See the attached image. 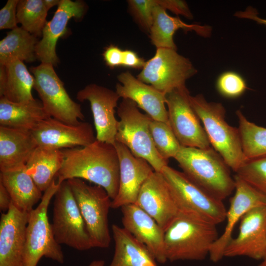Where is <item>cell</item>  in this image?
I'll return each instance as SVG.
<instances>
[{"instance_id":"1","label":"cell","mask_w":266,"mask_h":266,"mask_svg":"<svg viewBox=\"0 0 266 266\" xmlns=\"http://www.w3.org/2000/svg\"><path fill=\"white\" fill-rule=\"evenodd\" d=\"M64 161L57 182L71 178L86 180L102 187L112 200L119 186V162L114 144L96 139L82 148L62 150Z\"/></svg>"},{"instance_id":"2","label":"cell","mask_w":266,"mask_h":266,"mask_svg":"<svg viewBox=\"0 0 266 266\" xmlns=\"http://www.w3.org/2000/svg\"><path fill=\"white\" fill-rule=\"evenodd\" d=\"M174 159L191 181L215 198L223 201L234 190L235 181L230 168L212 147L181 145Z\"/></svg>"},{"instance_id":"3","label":"cell","mask_w":266,"mask_h":266,"mask_svg":"<svg viewBox=\"0 0 266 266\" xmlns=\"http://www.w3.org/2000/svg\"><path fill=\"white\" fill-rule=\"evenodd\" d=\"M189 100L199 117L212 147L235 173L246 160L238 128L225 119L226 110L221 103L208 102L203 95H190Z\"/></svg>"},{"instance_id":"4","label":"cell","mask_w":266,"mask_h":266,"mask_svg":"<svg viewBox=\"0 0 266 266\" xmlns=\"http://www.w3.org/2000/svg\"><path fill=\"white\" fill-rule=\"evenodd\" d=\"M180 215L217 226L225 220L227 209L220 200L168 166L161 172Z\"/></svg>"},{"instance_id":"5","label":"cell","mask_w":266,"mask_h":266,"mask_svg":"<svg viewBox=\"0 0 266 266\" xmlns=\"http://www.w3.org/2000/svg\"><path fill=\"white\" fill-rule=\"evenodd\" d=\"M218 237L216 226L179 215L165 231L166 261L202 260Z\"/></svg>"},{"instance_id":"6","label":"cell","mask_w":266,"mask_h":266,"mask_svg":"<svg viewBox=\"0 0 266 266\" xmlns=\"http://www.w3.org/2000/svg\"><path fill=\"white\" fill-rule=\"evenodd\" d=\"M117 113L120 119L115 141L125 145L135 157L147 161L155 171L161 172L168 166V161L159 154L155 147L149 128L152 119L141 113L129 99H123Z\"/></svg>"},{"instance_id":"7","label":"cell","mask_w":266,"mask_h":266,"mask_svg":"<svg viewBox=\"0 0 266 266\" xmlns=\"http://www.w3.org/2000/svg\"><path fill=\"white\" fill-rule=\"evenodd\" d=\"M60 185L54 180L44 192L38 206L29 213L25 234V266H36L43 257L60 264L64 262L61 247L54 237L47 215L50 201Z\"/></svg>"},{"instance_id":"8","label":"cell","mask_w":266,"mask_h":266,"mask_svg":"<svg viewBox=\"0 0 266 266\" xmlns=\"http://www.w3.org/2000/svg\"><path fill=\"white\" fill-rule=\"evenodd\" d=\"M68 181L85 222L93 248H107L111 242L108 213L112 200L101 186L79 178Z\"/></svg>"},{"instance_id":"9","label":"cell","mask_w":266,"mask_h":266,"mask_svg":"<svg viewBox=\"0 0 266 266\" xmlns=\"http://www.w3.org/2000/svg\"><path fill=\"white\" fill-rule=\"evenodd\" d=\"M51 228L56 241L79 251L93 248L71 187L62 182L54 195Z\"/></svg>"},{"instance_id":"10","label":"cell","mask_w":266,"mask_h":266,"mask_svg":"<svg viewBox=\"0 0 266 266\" xmlns=\"http://www.w3.org/2000/svg\"><path fill=\"white\" fill-rule=\"evenodd\" d=\"M53 65L41 63L30 68L34 77L33 88L48 115L69 125H77L84 116L80 104L73 100L65 89Z\"/></svg>"},{"instance_id":"11","label":"cell","mask_w":266,"mask_h":266,"mask_svg":"<svg viewBox=\"0 0 266 266\" xmlns=\"http://www.w3.org/2000/svg\"><path fill=\"white\" fill-rule=\"evenodd\" d=\"M197 72L190 60L176 50L157 48L154 56L146 62L137 78L166 95L186 87V81Z\"/></svg>"},{"instance_id":"12","label":"cell","mask_w":266,"mask_h":266,"mask_svg":"<svg viewBox=\"0 0 266 266\" xmlns=\"http://www.w3.org/2000/svg\"><path fill=\"white\" fill-rule=\"evenodd\" d=\"M186 87L166 95L168 123L182 146L206 149L210 147L201 121L192 107Z\"/></svg>"},{"instance_id":"13","label":"cell","mask_w":266,"mask_h":266,"mask_svg":"<svg viewBox=\"0 0 266 266\" xmlns=\"http://www.w3.org/2000/svg\"><path fill=\"white\" fill-rule=\"evenodd\" d=\"M240 221L238 233L228 244L224 257L261 260L266 252V205L251 209Z\"/></svg>"},{"instance_id":"14","label":"cell","mask_w":266,"mask_h":266,"mask_svg":"<svg viewBox=\"0 0 266 266\" xmlns=\"http://www.w3.org/2000/svg\"><path fill=\"white\" fill-rule=\"evenodd\" d=\"M235 192L227 210L226 225L223 233L211 246L209 254L211 261L218 262L224 257L225 249L233 238L234 228L242 217L251 209L266 205V197L237 175L234 177Z\"/></svg>"},{"instance_id":"15","label":"cell","mask_w":266,"mask_h":266,"mask_svg":"<svg viewBox=\"0 0 266 266\" xmlns=\"http://www.w3.org/2000/svg\"><path fill=\"white\" fill-rule=\"evenodd\" d=\"M31 132L38 146L50 149L84 147L96 140L90 123L69 125L52 117L41 122Z\"/></svg>"},{"instance_id":"16","label":"cell","mask_w":266,"mask_h":266,"mask_svg":"<svg viewBox=\"0 0 266 266\" xmlns=\"http://www.w3.org/2000/svg\"><path fill=\"white\" fill-rule=\"evenodd\" d=\"M120 98L116 91L96 84H89L77 92V100L90 103L96 139L115 143L118 124L115 108Z\"/></svg>"},{"instance_id":"17","label":"cell","mask_w":266,"mask_h":266,"mask_svg":"<svg viewBox=\"0 0 266 266\" xmlns=\"http://www.w3.org/2000/svg\"><path fill=\"white\" fill-rule=\"evenodd\" d=\"M114 145L119 162V186L111 208L135 204L139 191L146 180L154 171L145 160L134 156L124 144L115 141Z\"/></svg>"},{"instance_id":"18","label":"cell","mask_w":266,"mask_h":266,"mask_svg":"<svg viewBox=\"0 0 266 266\" xmlns=\"http://www.w3.org/2000/svg\"><path fill=\"white\" fill-rule=\"evenodd\" d=\"M135 204L165 231L179 215L167 184L160 172L154 171L144 183Z\"/></svg>"},{"instance_id":"19","label":"cell","mask_w":266,"mask_h":266,"mask_svg":"<svg viewBox=\"0 0 266 266\" xmlns=\"http://www.w3.org/2000/svg\"><path fill=\"white\" fill-rule=\"evenodd\" d=\"M29 213L11 203L0 220V266H25V234Z\"/></svg>"},{"instance_id":"20","label":"cell","mask_w":266,"mask_h":266,"mask_svg":"<svg viewBox=\"0 0 266 266\" xmlns=\"http://www.w3.org/2000/svg\"><path fill=\"white\" fill-rule=\"evenodd\" d=\"M85 10V4L82 1L61 0L52 19L46 22L42 38L36 45V59L53 66L58 64L56 46L58 39L65 33L69 20L72 18H82Z\"/></svg>"},{"instance_id":"21","label":"cell","mask_w":266,"mask_h":266,"mask_svg":"<svg viewBox=\"0 0 266 266\" xmlns=\"http://www.w3.org/2000/svg\"><path fill=\"white\" fill-rule=\"evenodd\" d=\"M121 208L123 228L147 247L157 262L166 263L165 231L136 204L124 205Z\"/></svg>"},{"instance_id":"22","label":"cell","mask_w":266,"mask_h":266,"mask_svg":"<svg viewBox=\"0 0 266 266\" xmlns=\"http://www.w3.org/2000/svg\"><path fill=\"white\" fill-rule=\"evenodd\" d=\"M120 83L116 85V92L124 99L134 101L153 120L168 123L166 95L134 77L130 72L121 73L117 76Z\"/></svg>"},{"instance_id":"23","label":"cell","mask_w":266,"mask_h":266,"mask_svg":"<svg viewBox=\"0 0 266 266\" xmlns=\"http://www.w3.org/2000/svg\"><path fill=\"white\" fill-rule=\"evenodd\" d=\"M37 146L31 131L0 126V172L25 167Z\"/></svg>"},{"instance_id":"24","label":"cell","mask_w":266,"mask_h":266,"mask_svg":"<svg viewBox=\"0 0 266 266\" xmlns=\"http://www.w3.org/2000/svg\"><path fill=\"white\" fill-rule=\"evenodd\" d=\"M152 17V24L149 33L151 42L157 48H168L176 50L173 35L180 29L185 32L194 31L204 37H209L212 33V28L210 26L187 24L178 17L169 15L166 9L160 5L159 0H156Z\"/></svg>"},{"instance_id":"25","label":"cell","mask_w":266,"mask_h":266,"mask_svg":"<svg viewBox=\"0 0 266 266\" xmlns=\"http://www.w3.org/2000/svg\"><path fill=\"white\" fill-rule=\"evenodd\" d=\"M33 85L34 77L23 61L13 59L0 65V97L14 102L33 100Z\"/></svg>"},{"instance_id":"26","label":"cell","mask_w":266,"mask_h":266,"mask_svg":"<svg viewBox=\"0 0 266 266\" xmlns=\"http://www.w3.org/2000/svg\"><path fill=\"white\" fill-rule=\"evenodd\" d=\"M51 117L41 101L34 99L14 102L0 97V126L32 131L42 121Z\"/></svg>"},{"instance_id":"27","label":"cell","mask_w":266,"mask_h":266,"mask_svg":"<svg viewBox=\"0 0 266 266\" xmlns=\"http://www.w3.org/2000/svg\"><path fill=\"white\" fill-rule=\"evenodd\" d=\"M115 251L109 266H157L147 247L123 227L111 226Z\"/></svg>"},{"instance_id":"28","label":"cell","mask_w":266,"mask_h":266,"mask_svg":"<svg viewBox=\"0 0 266 266\" xmlns=\"http://www.w3.org/2000/svg\"><path fill=\"white\" fill-rule=\"evenodd\" d=\"M0 183L10 194L13 205L21 211L30 212L42 199V192L27 173L25 166L0 172Z\"/></svg>"},{"instance_id":"29","label":"cell","mask_w":266,"mask_h":266,"mask_svg":"<svg viewBox=\"0 0 266 266\" xmlns=\"http://www.w3.org/2000/svg\"><path fill=\"white\" fill-rule=\"evenodd\" d=\"M64 154L62 150L37 146L27 161V173L42 192L45 191L62 167Z\"/></svg>"},{"instance_id":"30","label":"cell","mask_w":266,"mask_h":266,"mask_svg":"<svg viewBox=\"0 0 266 266\" xmlns=\"http://www.w3.org/2000/svg\"><path fill=\"white\" fill-rule=\"evenodd\" d=\"M38 41L37 37L22 27L11 30L0 41V65L13 59L28 63L35 61V47Z\"/></svg>"},{"instance_id":"31","label":"cell","mask_w":266,"mask_h":266,"mask_svg":"<svg viewBox=\"0 0 266 266\" xmlns=\"http://www.w3.org/2000/svg\"><path fill=\"white\" fill-rule=\"evenodd\" d=\"M236 114L245 158L250 159L266 155V128L250 122L240 110L236 111Z\"/></svg>"},{"instance_id":"32","label":"cell","mask_w":266,"mask_h":266,"mask_svg":"<svg viewBox=\"0 0 266 266\" xmlns=\"http://www.w3.org/2000/svg\"><path fill=\"white\" fill-rule=\"evenodd\" d=\"M48 11L43 0H20L17 8V22L32 34L40 36L47 22Z\"/></svg>"},{"instance_id":"33","label":"cell","mask_w":266,"mask_h":266,"mask_svg":"<svg viewBox=\"0 0 266 266\" xmlns=\"http://www.w3.org/2000/svg\"><path fill=\"white\" fill-rule=\"evenodd\" d=\"M150 131L155 147L159 154L167 160L175 157L181 145L168 123L152 119Z\"/></svg>"},{"instance_id":"34","label":"cell","mask_w":266,"mask_h":266,"mask_svg":"<svg viewBox=\"0 0 266 266\" xmlns=\"http://www.w3.org/2000/svg\"><path fill=\"white\" fill-rule=\"evenodd\" d=\"M236 174L266 197V155L246 159Z\"/></svg>"},{"instance_id":"35","label":"cell","mask_w":266,"mask_h":266,"mask_svg":"<svg viewBox=\"0 0 266 266\" xmlns=\"http://www.w3.org/2000/svg\"><path fill=\"white\" fill-rule=\"evenodd\" d=\"M216 87L223 97L228 99H235L242 95L247 89L246 82L238 73L227 71L218 77Z\"/></svg>"},{"instance_id":"36","label":"cell","mask_w":266,"mask_h":266,"mask_svg":"<svg viewBox=\"0 0 266 266\" xmlns=\"http://www.w3.org/2000/svg\"><path fill=\"white\" fill-rule=\"evenodd\" d=\"M127 1L130 12L136 22L142 29L149 33L156 0H129Z\"/></svg>"},{"instance_id":"37","label":"cell","mask_w":266,"mask_h":266,"mask_svg":"<svg viewBox=\"0 0 266 266\" xmlns=\"http://www.w3.org/2000/svg\"><path fill=\"white\" fill-rule=\"evenodd\" d=\"M19 0H8L0 10V29L13 30L17 26V8Z\"/></svg>"},{"instance_id":"38","label":"cell","mask_w":266,"mask_h":266,"mask_svg":"<svg viewBox=\"0 0 266 266\" xmlns=\"http://www.w3.org/2000/svg\"><path fill=\"white\" fill-rule=\"evenodd\" d=\"M160 5L176 15H181L188 19H192L193 16L189 6L185 1L178 0H159Z\"/></svg>"},{"instance_id":"39","label":"cell","mask_w":266,"mask_h":266,"mask_svg":"<svg viewBox=\"0 0 266 266\" xmlns=\"http://www.w3.org/2000/svg\"><path fill=\"white\" fill-rule=\"evenodd\" d=\"M123 51L114 45L112 44L107 47L102 54L106 65L111 68L122 66Z\"/></svg>"},{"instance_id":"40","label":"cell","mask_w":266,"mask_h":266,"mask_svg":"<svg viewBox=\"0 0 266 266\" xmlns=\"http://www.w3.org/2000/svg\"><path fill=\"white\" fill-rule=\"evenodd\" d=\"M146 62L145 60L140 57L134 51L131 50H125L123 51V59L122 66L133 69H142Z\"/></svg>"},{"instance_id":"41","label":"cell","mask_w":266,"mask_h":266,"mask_svg":"<svg viewBox=\"0 0 266 266\" xmlns=\"http://www.w3.org/2000/svg\"><path fill=\"white\" fill-rule=\"evenodd\" d=\"M234 15L239 18L253 20L259 24L266 26V19L260 17L257 10L252 6H248L244 11H237Z\"/></svg>"},{"instance_id":"42","label":"cell","mask_w":266,"mask_h":266,"mask_svg":"<svg viewBox=\"0 0 266 266\" xmlns=\"http://www.w3.org/2000/svg\"><path fill=\"white\" fill-rule=\"evenodd\" d=\"M12 203L11 198L5 187L0 183V209L6 212Z\"/></svg>"},{"instance_id":"43","label":"cell","mask_w":266,"mask_h":266,"mask_svg":"<svg viewBox=\"0 0 266 266\" xmlns=\"http://www.w3.org/2000/svg\"><path fill=\"white\" fill-rule=\"evenodd\" d=\"M45 5L48 10L51 7L60 4L61 0H43Z\"/></svg>"},{"instance_id":"44","label":"cell","mask_w":266,"mask_h":266,"mask_svg":"<svg viewBox=\"0 0 266 266\" xmlns=\"http://www.w3.org/2000/svg\"><path fill=\"white\" fill-rule=\"evenodd\" d=\"M104 261L102 260H94L88 266H104Z\"/></svg>"},{"instance_id":"45","label":"cell","mask_w":266,"mask_h":266,"mask_svg":"<svg viewBox=\"0 0 266 266\" xmlns=\"http://www.w3.org/2000/svg\"><path fill=\"white\" fill-rule=\"evenodd\" d=\"M258 266H266V252L263 258L261 260V263Z\"/></svg>"}]
</instances>
